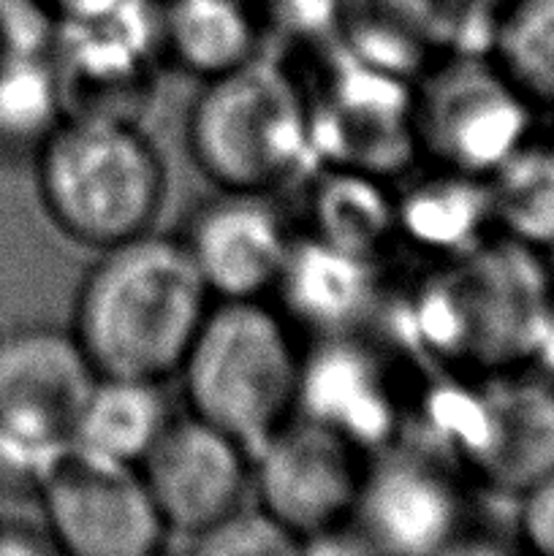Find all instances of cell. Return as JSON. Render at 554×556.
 <instances>
[{"mask_svg":"<svg viewBox=\"0 0 554 556\" xmlns=\"http://www.w3.org/2000/svg\"><path fill=\"white\" fill-rule=\"evenodd\" d=\"M212 304L179 237L147 231L98 250L76 288L71 334L98 375L166 383Z\"/></svg>","mask_w":554,"mask_h":556,"instance_id":"obj_1","label":"cell"},{"mask_svg":"<svg viewBox=\"0 0 554 556\" xmlns=\"http://www.w3.org/2000/svg\"><path fill=\"white\" fill-rule=\"evenodd\" d=\"M43 215L90 250L155 228L166 201V163L130 117L65 114L33 155Z\"/></svg>","mask_w":554,"mask_h":556,"instance_id":"obj_2","label":"cell"},{"mask_svg":"<svg viewBox=\"0 0 554 556\" xmlns=\"http://www.w3.org/2000/svg\"><path fill=\"white\" fill-rule=\"evenodd\" d=\"M304 353L293 326L266 299H217L177 378L188 413L253 454L299 410Z\"/></svg>","mask_w":554,"mask_h":556,"instance_id":"obj_3","label":"cell"},{"mask_svg":"<svg viewBox=\"0 0 554 556\" xmlns=\"http://www.w3.org/2000/svg\"><path fill=\"white\" fill-rule=\"evenodd\" d=\"M185 139L217 190L272 195L313 152V109L304 87L259 54L204 79L188 109Z\"/></svg>","mask_w":554,"mask_h":556,"instance_id":"obj_4","label":"cell"},{"mask_svg":"<svg viewBox=\"0 0 554 556\" xmlns=\"http://www.w3.org/2000/svg\"><path fill=\"white\" fill-rule=\"evenodd\" d=\"M367 462L356 443L297 413L253 451L250 497L313 552L351 527Z\"/></svg>","mask_w":554,"mask_h":556,"instance_id":"obj_5","label":"cell"},{"mask_svg":"<svg viewBox=\"0 0 554 556\" xmlns=\"http://www.w3.org/2000/svg\"><path fill=\"white\" fill-rule=\"evenodd\" d=\"M532 101L494 63L440 65L413 96V136L440 168L483 177L532 139Z\"/></svg>","mask_w":554,"mask_h":556,"instance_id":"obj_6","label":"cell"},{"mask_svg":"<svg viewBox=\"0 0 554 556\" xmlns=\"http://www.w3.org/2000/svg\"><path fill=\"white\" fill-rule=\"evenodd\" d=\"M54 552L71 556H152L168 530L139 467L65 448L36 494Z\"/></svg>","mask_w":554,"mask_h":556,"instance_id":"obj_7","label":"cell"},{"mask_svg":"<svg viewBox=\"0 0 554 556\" xmlns=\"http://www.w3.org/2000/svg\"><path fill=\"white\" fill-rule=\"evenodd\" d=\"M462 356L498 369L521 367L554 299L546 253L492 237L449 271Z\"/></svg>","mask_w":554,"mask_h":556,"instance_id":"obj_8","label":"cell"},{"mask_svg":"<svg viewBox=\"0 0 554 556\" xmlns=\"http://www.w3.org/2000/svg\"><path fill=\"white\" fill-rule=\"evenodd\" d=\"M465 519L467 500L445 459L424 448L369 456L351 521L367 552H445L462 538Z\"/></svg>","mask_w":554,"mask_h":556,"instance_id":"obj_9","label":"cell"},{"mask_svg":"<svg viewBox=\"0 0 554 556\" xmlns=\"http://www.w3.org/2000/svg\"><path fill=\"white\" fill-rule=\"evenodd\" d=\"M139 472L168 535L190 543L248 503L253 454L188 413L172 416Z\"/></svg>","mask_w":554,"mask_h":556,"instance_id":"obj_10","label":"cell"},{"mask_svg":"<svg viewBox=\"0 0 554 556\" xmlns=\"http://www.w3.org/2000/svg\"><path fill=\"white\" fill-rule=\"evenodd\" d=\"M96 378L71 329L20 326L0 334V434L65 451Z\"/></svg>","mask_w":554,"mask_h":556,"instance_id":"obj_11","label":"cell"},{"mask_svg":"<svg viewBox=\"0 0 554 556\" xmlns=\"http://www.w3.org/2000/svg\"><path fill=\"white\" fill-rule=\"evenodd\" d=\"M462 467L494 494L519 497L554 470V383L527 369H498L476 391Z\"/></svg>","mask_w":554,"mask_h":556,"instance_id":"obj_12","label":"cell"},{"mask_svg":"<svg viewBox=\"0 0 554 556\" xmlns=\"http://www.w3.org/2000/svg\"><path fill=\"white\" fill-rule=\"evenodd\" d=\"M179 242L217 299H266L275 291L293 244L269 193L217 190L190 212Z\"/></svg>","mask_w":554,"mask_h":556,"instance_id":"obj_13","label":"cell"},{"mask_svg":"<svg viewBox=\"0 0 554 556\" xmlns=\"http://www.w3.org/2000/svg\"><path fill=\"white\" fill-rule=\"evenodd\" d=\"M318 340V351L304 356L297 413L335 429L369 456L378 454L400 429L383 367L351 334Z\"/></svg>","mask_w":554,"mask_h":556,"instance_id":"obj_14","label":"cell"},{"mask_svg":"<svg viewBox=\"0 0 554 556\" xmlns=\"http://www.w3.org/2000/svg\"><path fill=\"white\" fill-rule=\"evenodd\" d=\"M291 326H307L318 337L351 334L378 296L373 258L320 242L293 237L275 291Z\"/></svg>","mask_w":554,"mask_h":556,"instance_id":"obj_15","label":"cell"},{"mask_svg":"<svg viewBox=\"0 0 554 556\" xmlns=\"http://www.w3.org/2000/svg\"><path fill=\"white\" fill-rule=\"evenodd\" d=\"M172 416L158 380L98 375L71 429L68 448L90 459L139 467Z\"/></svg>","mask_w":554,"mask_h":556,"instance_id":"obj_16","label":"cell"},{"mask_svg":"<svg viewBox=\"0 0 554 556\" xmlns=\"http://www.w3.org/2000/svg\"><path fill=\"white\" fill-rule=\"evenodd\" d=\"M396 237L411 239L429 255L462 261L498 237L489 182L440 168L427 182L396 195Z\"/></svg>","mask_w":554,"mask_h":556,"instance_id":"obj_17","label":"cell"},{"mask_svg":"<svg viewBox=\"0 0 554 556\" xmlns=\"http://www.w3.org/2000/svg\"><path fill=\"white\" fill-rule=\"evenodd\" d=\"M261 20L250 0H163L161 49L201 81L259 58Z\"/></svg>","mask_w":554,"mask_h":556,"instance_id":"obj_18","label":"cell"},{"mask_svg":"<svg viewBox=\"0 0 554 556\" xmlns=\"http://www.w3.org/2000/svg\"><path fill=\"white\" fill-rule=\"evenodd\" d=\"M494 228L541 253L554 250V141L530 139L487 177Z\"/></svg>","mask_w":554,"mask_h":556,"instance_id":"obj_19","label":"cell"},{"mask_svg":"<svg viewBox=\"0 0 554 556\" xmlns=\"http://www.w3.org/2000/svg\"><path fill=\"white\" fill-rule=\"evenodd\" d=\"M396 233V199L375 185L367 172L337 166L313 190V237L348 253L375 258Z\"/></svg>","mask_w":554,"mask_h":556,"instance_id":"obj_20","label":"cell"},{"mask_svg":"<svg viewBox=\"0 0 554 556\" xmlns=\"http://www.w3.org/2000/svg\"><path fill=\"white\" fill-rule=\"evenodd\" d=\"M65 117L63 81L52 54L0 60V152L36 155Z\"/></svg>","mask_w":554,"mask_h":556,"instance_id":"obj_21","label":"cell"},{"mask_svg":"<svg viewBox=\"0 0 554 556\" xmlns=\"http://www.w3.org/2000/svg\"><path fill=\"white\" fill-rule=\"evenodd\" d=\"M489 49L532 106L554 109V0H508L494 16Z\"/></svg>","mask_w":554,"mask_h":556,"instance_id":"obj_22","label":"cell"},{"mask_svg":"<svg viewBox=\"0 0 554 556\" xmlns=\"http://www.w3.org/2000/svg\"><path fill=\"white\" fill-rule=\"evenodd\" d=\"M188 548L193 554H293L302 552L299 543L266 514L264 508H259L255 503H244L242 508H237L234 514H228L226 519L217 521L215 527H210L206 532H201L199 538L188 543Z\"/></svg>","mask_w":554,"mask_h":556,"instance_id":"obj_23","label":"cell"},{"mask_svg":"<svg viewBox=\"0 0 554 556\" xmlns=\"http://www.w3.org/2000/svg\"><path fill=\"white\" fill-rule=\"evenodd\" d=\"M516 535L532 554L554 556V470L516 497Z\"/></svg>","mask_w":554,"mask_h":556,"instance_id":"obj_24","label":"cell"},{"mask_svg":"<svg viewBox=\"0 0 554 556\" xmlns=\"http://www.w3.org/2000/svg\"><path fill=\"white\" fill-rule=\"evenodd\" d=\"M33 552H54L47 530H33L20 521H3L0 525V554H33Z\"/></svg>","mask_w":554,"mask_h":556,"instance_id":"obj_25","label":"cell"},{"mask_svg":"<svg viewBox=\"0 0 554 556\" xmlns=\"http://www.w3.org/2000/svg\"><path fill=\"white\" fill-rule=\"evenodd\" d=\"M527 367L538 372L541 378L554 383V299L549 304L546 315H543L541 326H538L536 337H532L530 353H527Z\"/></svg>","mask_w":554,"mask_h":556,"instance_id":"obj_26","label":"cell"},{"mask_svg":"<svg viewBox=\"0 0 554 556\" xmlns=\"http://www.w3.org/2000/svg\"><path fill=\"white\" fill-rule=\"evenodd\" d=\"M43 5H47L49 11H52L54 16H65V14H74V11H79V9H85V5H90V3H96V0H41Z\"/></svg>","mask_w":554,"mask_h":556,"instance_id":"obj_27","label":"cell"},{"mask_svg":"<svg viewBox=\"0 0 554 556\" xmlns=\"http://www.w3.org/2000/svg\"><path fill=\"white\" fill-rule=\"evenodd\" d=\"M462 3H465L467 9H483V11H492V14L498 16V11L503 9L508 0H462Z\"/></svg>","mask_w":554,"mask_h":556,"instance_id":"obj_28","label":"cell"}]
</instances>
